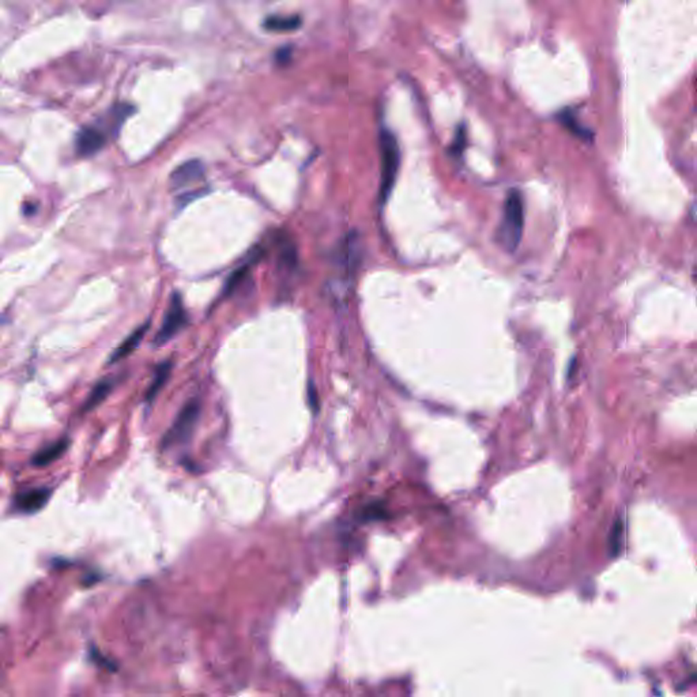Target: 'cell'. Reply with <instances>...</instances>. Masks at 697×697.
I'll list each match as a JSON object with an SVG mask.
<instances>
[{"mask_svg":"<svg viewBox=\"0 0 697 697\" xmlns=\"http://www.w3.org/2000/svg\"><path fill=\"white\" fill-rule=\"evenodd\" d=\"M106 144V137L97 127H82L75 138V149L82 157H90L99 153Z\"/></svg>","mask_w":697,"mask_h":697,"instance_id":"cell-5","label":"cell"},{"mask_svg":"<svg viewBox=\"0 0 697 697\" xmlns=\"http://www.w3.org/2000/svg\"><path fill=\"white\" fill-rule=\"evenodd\" d=\"M301 25V18L295 17H270L264 21V28L270 32H292Z\"/></svg>","mask_w":697,"mask_h":697,"instance_id":"cell-11","label":"cell"},{"mask_svg":"<svg viewBox=\"0 0 697 697\" xmlns=\"http://www.w3.org/2000/svg\"><path fill=\"white\" fill-rule=\"evenodd\" d=\"M560 120H561V123H562V124H564V126H565V127H567L571 132H573V134H575V135H578L579 138H583V139H589V138H590V131H589L587 128L582 127V126L576 121V119H575V117H572L568 112H565V113L560 117Z\"/></svg>","mask_w":697,"mask_h":697,"instance_id":"cell-13","label":"cell"},{"mask_svg":"<svg viewBox=\"0 0 697 697\" xmlns=\"http://www.w3.org/2000/svg\"><path fill=\"white\" fill-rule=\"evenodd\" d=\"M384 509L379 505V504H373V505H368L366 508H364L362 511V520H373V519H379L380 515H383Z\"/></svg>","mask_w":697,"mask_h":697,"instance_id":"cell-14","label":"cell"},{"mask_svg":"<svg viewBox=\"0 0 697 697\" xmlns=\"http://www.w3.org/2000/svg\"><path fill=\"white\" fill-rule=\"evenodd\" d=\"M149 327L150 323H145L144 326H141L139 328H137L126 341H123V344L119 348L112 353V355L109 358V362L115 364V362L126 358L127 355H130L135 348L139 346V344L142 342L144 337L146 335Z\"/></svg>","mask_w":697,"mask_h":697,"instance_id":"cell-8","label":"cell"},{"mask_svg":"<svg viewBox=\"0 0 697 697\" xmlns=\"http://www.w3.org/2000/svg\"><path fill=\"white\" fill-rule=\"evenodd\" d=\"M170 371H172V362L170 361H165L162 364H159L155 369V373H154V377H153V382L150 384L149 390L146 393V402L148 403H151L155 397L158 395V393L161 391V389L165 386L169 375H170Z\"/></svg>","mask_w":697,"mask_h":697,"instance_id":"cell-10","label":"cell"},{"mask_svg":"<svg viewBox=\"0 0 697 697\" xmlns=\"http://www.w3.org/2000/svg\"><path fill=\"white\" fill-rule=\"evenodd\" d=\"M188 324V315L184 308L183 300L179 293H173L169 300L162 324L154 338L155 346H164L173 340Z\"/></svg>","mask_w":697,"mask_h":697,"instance_id":"cell-4","label":"cell"},{"mask_svg":"<svg viewBox=\"0 0 697 697\" xmlns=\"http://www.w3.org/2000/svg\"><path fill=\"white\" fill-rule=\"evenodd\" d=\"M502 211L498 230V243L505 251L513 252L522 240L524 226V203L519 191L512 190L508 194Z\"/></svg>","mask_w":697,"mask_h":697,"instance_id":"cell-1","label":"cell"},{"mask_svg":"<svg viewBox=\"0 0 697 697\" xmlns=\"http://www.w3.org/2000/svg\"><path fill=\"white\" fill-rule=\"evenodd\" d=\"M204 177V166L199 159H191L180 166H177L170 175V184L173 188L179 190L191 184H195Z\"/></svg>","mask_w":697,"mask_h":697,"instance_id":"cell-6","label":"cell"},{"mask_svg":"<svg viewBox=\"0 0 697 697\" xmlns=\"http://www.w3.org/2000/svg\"><path fill=\"white\" fill-rule=\"evenodd\" d=\"M200 403L199 400L193 399L184 404V407L180 410L179 415L176 417L175 422L169 428V431L165 433L161 447L162 449H169L175 444L188 442L197 422L199 420Z\"/></svg>","mask_w":697,"mask_h":697,"instance_id":"cell-3","label":"cell"},{"mask_svg":"<svg viewBox=\"0 0 697 697\" xmlns=\"http://www.w3.org/2000/svg\"><path fill=\"white\" fill-rule=\"evenodd\" d=\"M50 495H52V492H50V489H47V488L32 489V491L19 493L15 498V505L19 511L26 512V513L37 512L47 504Z\"/></svg>","mask_w":697,"mask_h":697,"instance_id":"cell-7","label":"cell"},{"mask_svg":"<svg viewBox=\"0 0 697 697\" xmlns=\"http://www.w3.org/2000/svg\"><path fill=\"white\" fill-rule=\"evenodd\" d=\"M380 164H382V176H380V203L384 204L390 198L397 176H398L399 165H400V150L395 135L390 130H382L380 138Z\"/></svg>","mask_w":697,"mask_h":697,"instance_id":"cell-2","label":"cell"},{"mask_svg":"<svg viewBox=\"0 0 697 697\" xmlns=\"http://www.w3.org/2000/svg\"><path fill=\"white\" fill-rule=\"evenodd\" d=\"M68 446H70V442L67 439H61L46 449H40L33 456V464L39 466V467L50 464L56 459H59L66 452V449H68Z\"/></svg>","mask_w":697,"mask_h":697,"instance_id":"cell-9","label":"cell"},{"mask_svg":"<svg viewBox=\"0 0 697 697\" xmlns=\"http://www.w3.org/2000/svg\"><path fill=\"white\" fill-rule=\"evenodd\" d=\"M112 389H113V382L112 380H109V379L101 380L100 383L96 384V387L90 393L89 398H88L85 406H84V410L89 411V410L95 409L96 406H99L101 402L109 395V393L112 391Z\"/></svg>","mask_w":697,"mask_h":697,"instance_id":"cell-12","label":"cell"}]
</instances>
